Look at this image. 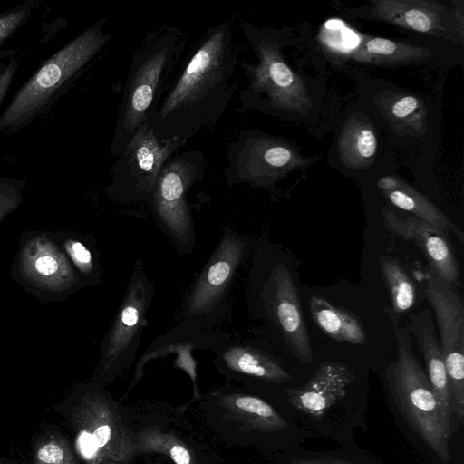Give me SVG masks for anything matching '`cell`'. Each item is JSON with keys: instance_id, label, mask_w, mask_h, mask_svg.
Listing matches in <instances>:
<instances>
[{"instance_id": "f546056e", "label": "cell", "mask_w": 464, "mask_h": 464, "mask_svg": "<svg viewBox=\"0 0 464 464\" xmlns=\"http://www.w3.org/2000/svg\"><path fill=\"white\" fill-rule=\"evenodd\" d=\"M34 269L41 276L50 277L59 270V262L52 255H41L34 260Z\"/></svg>"}, {"instance_id": "52a82bcc", "label": "cell", "mask_w": 464, "mask_h": 464, "mask_svg": "<svg viewBox=\"0 0 464 464\" xmlns=\"http://www.w3.org/2000/svg\"><path fill=\"white\" fill-rule=\"evenodd\" d=\"M208 164L201 150H179L164 164L146 200L155 223L173 246L183 254L192 253L196 246L188 194L202 180Z\"/></svg>"}, {"instance_id": "d4e9b609", "label": "cell", "mask_w": 464, "mask_h": 464, "mask_svg": "<svg viewBox=\"0 0 464 464\" xmlns=\"http://www.w3.org/2000/svg\"><path fill=\"white\" fill-rule=\"evenodd\" d=\"M383 282L389 292L392 311L398 315L409 311L416 300V287L400 263L382 256L379 260Z\"/></svg>"}, {"instance_id": "603a6c76", "label": "cell", "mask_w": 464, "mask_h": 464, "mask_svg": "<svg viewBox=\"0 0 464 464\" xmlns=\"http://www.w3.org/2000/svg\"><path fill=\"white\" fill-rule=\"evenodd\" d=\"M380 107L394 130L414 135L425 131L427 110L418 97L395 94L383 98Z\"/></svg>"}, {"instance_id": "6da1fadb", "label": "cell", "mask_w": 464, "mask_h": 464, "mask_svg": "<svg viewBox=\"0 0 464 464\" xmlns=\"http://www.w3.org/2000/svg\"><path fill=\"white\" fill-rule=\"evenodd\" d=\"M238 66L231 22L209 27L146 121L161 138L186 142L213 127L238 89Z\"/></svg>"}, {"instance_id": "1f68e13d", "label": "cell", "mask_w": 464, "mask_h": 464, "mask_svg": "<svg viewBox=\"0 0 464 464\" xmlns=\"http://www.w3.org/2000/svg\"><path fill=\"white\" fill-rule=\"evenodd\" d=\"M290 464H353L337 459H297Z\"/></svg>"}, {"instance_id": "4316f807", "label": "cell", "mask_w": 464, "mask_h": 464, "mask_svg": "<svg viewBox=\"0 0 464 464\" xmlns=\"http://www.w3.org/2000/svg\"><path fill=\"white\" fill-rule=\"evenodd\" d=\"M33 464H76V461L68 442L52 436L37 445Z\"/></svg>"}, {"instance_id": "7c38bea8", "label": "cell", "mask_w": 464, "mask_h": 464, "mask_svg": "<svg viewBox=\"0 0 464 464\" xmlns=\"http://www.w3.org/2000/svg\"><path fill=\"white\" fill-rule=\"evenodd\" d=\"M111 402L102 393H89L72 412L76 448L85 464H124L134 455V442Z\"/></svg>"}, {"instance_id": "4dcf8cb0", "label": "cell", "mask_w": 464, "mask_h": 464, "mask_svg": "<svg viewBox=\"0 0 464 464\" xmlns=\"http://www.w3.org/2000/svg\"><path fill=\"white\" fill-rule=\"evenodd\" d=\"M165 450L175 464H191V456L188 449L179 442H166Z\"/></svg>"}, {"instance_id": "3957f363", "label": "cell", "mask_w": 464, "mask_h": 464, "mask_svg": "<svg viewBox=\"0 0 464 464\" xmlns=\"http://www.w3.org/2000/svg\"><path fill=\"white\" fill-rule=\"evenodd\" d=\"M102 18L44 62L15 92L0 116V133L21 131L45 115L113 38Z\"/></svg>"}, {"instance_id": "484cf974", "label": "cell", "mask_w": 464, "mask_h": 464, "mask_svg": "<svg viewBox=\"0 0 464 464\" xmlns=\"http://www.w3.org/2000/svg\"><path fill=\"white\" fill-rule=\"evenodd\" d=\"M65 249L77 268L82 284L100 283L102 269L97 250L89 242L80 238L68 239Z\"/></svg>"}, {"instance_id": "277c9868", "label": "cell", "mask_w": 464, "mask_h": 464, "mask_svg": "<svg viewBox=\"0 0 464 464\" xmlns=\"http://www.w3.org/2000/svg\"><path fill=\"white\" fill-rule=\"evenodd\" d=\"M393 327L397 355L384 371L390 392L401 414L442 462H448L451 430L445 424L437 397L413 351L410 333L398 317L388 313Z\"/></svg>"}, {"instance_id": "8fae6325", "label": "cell", "mask_w": 464, "mask_h": 464, "mask_svg": "<svg viewBox=\"0 0 464 464\" xmlns=\"http://www.w3.org/2000/svg\"><path fill=\"white\" fill-rule=\"evenodd\" d=\"M305 161L281 140L258 130L241 131L229 145L224 176L229 187L247 184L270 188Z\"/></svg>"}, {"instance_id": "44dd1931", "label": "cell", "mask_w": 464, "mask_h": 464, "mask_svg": "<svg viewBox=\"0 0 464 464\" xmlns=\"http://www.w3.org/2000/svg\"><path fill=\"white\" fill-rule=\"evenodd\" d=\"M377 150V137L372 124L360 118H352L343 129L338 141L342 162L350 169L369 166Z\"/></svg>"}, {"instance_id": "2e32d148", "label": "cell", "mask_w": 464, "mask_h": 464, "mask_svg": "<svg viewBox=\"0 0 464 464\" xmlns=\"http://www.w3.org/2000/svg\"><path fill=\"white\" fill-rule=\"evenodd\" d=\"M354 378V372L346 365L324 361L305 384L299 388H285V392L294 408L313 418L321 419L345 396L346 388Z\"/></svg>"}, {"instance_id": "30bf717a", "label": "cell", "mask_w": 464, "mask_h": 464, "mask_svg": "<svg viewBox=\"0 0 464 464\" xmlns=\"http://www.w3.org/2000/svg\"><path fill=\"white\" fill-rule=\"evenodd\" d=\"M155 287L140 259L137 260L123 298L103 340L98 372L112 380L133 362L147 324Z\"/></svg>"}, {"instance_id": "9c48e42d", "label": "cell", "mask_w": 464, "mask_h": 464, "mask_svg": "<svg viewBox=\"0 0 464 464\" xmlns=\"http://www.w3.org/2000/svg\"><path fill=\"white\" fill-rule=\"evenodd\" d=\"M186 141L161 138L146 121L116 157L105 188L114 202H146L167 160Z\"/></svg>"}, {"instance_id": "9a60e30c", "label": "cell", "mask_w": 464, "mask_h": 464, "mask_svg": "<svg viewBox=\"0 0 464 464\" xmlns=\"http://www.w3.org/2000/svg\"><path fill=\"white\" fill-rule=\"evenodd\" d=\"M382 218L388 229L418 246L435 275L454 285L459 284V262L445 232L414 216L403 218L383 209Z\"/></svg>"}, {"instance_id": "d6986e66", "label": "cell", "mask_w": 464, "mask_h": 464, "mask_svg": "<svg viewBox=\"0 0 464 464\" xmlns=\"http://www.w3.org/2000/svg\"><path fill=\"white\" fill-rule=\"evenodd\" d=\"M378 188L388 200L404 211L410 212L443 232L453 231L461 242L462 231L440 211L426 196L395 176H384L377 181Z\"/></svg>"}, {"instance_id": "5bb4252c", "label": "cell", "mask_w": 464, "mask_h": 464, "mask_svg": "<svg viewBox=\"0 0 464 464\" xmlns=\"http://www.w3.org/2000/svg\"><path fill=\"white\" fill-rule=\"evenodd\" d=\"M370 14L395 26L462 42L463 18L450 9L430 0H377L372 3Z\"/></svg>"}, {"instance_id": "836d02e7", "label": "cell", "mask_w": 464, "mask_h": 464, "mask_svg": "<svg viewBox=\"0 0 464 464\" xmlns=\"http://www.w3.org/2000/svg\"><path fill=\"white\" fill-rule=\"evenodd\" d=\"M103 464H119V463H116V462H107V463H103Z\"/></svg>"}, {"instance_id": "83f0119b", "label": "cell", "mask_w": 464, "mask_h": 464, "mask_svg": "<svg viewBox=\"0 0 464 464\" xmlns=\"http://www.w3.org/2000/svg\"><path fill=\"white\" fill-rule=\"evenodd\" d=\"M36 5V0H26L0 14V52L7 40L31 17Z\"/></svg>"}, {"instance_id": "ffe728a7", "label": "cell", "mask_w": 464, "mask_h": 464, "mask_svg": "<svg viewBox=\"0 0 464 464\" xmlns=\"http://www.w3.org/2000/svg\"><path fill=\"white\" fill-rule=\"evenodd\" d=\"M309 311L317 327L331 339L353 344L366 343L363 325L351 311L335 306L318 295L310 298Z\"/></svg>"}, {"instance_id": "8992f818", "label": "cell", "mask_w": 464, "mask_h": 464, "mask_svg": "<svg viewBox=\"0 0 464 464\" xmlns=\"http://www.w3.org/2000/svg\"><path fill=\"white\" fill-rule=\"evenodd\" d=\"M255 243L246 235L225 227L206 265L185 295L181 306L183 326L211 330L227 314L229 294Z\"/></svg>"}, {"instance_id": "f1b7e54d", "label": "cell", "mask_w": 464, "mask_h": 464, "mask_svg": "<svg viewBox=\"0 0 464 464\" xmlns=\"http://www.w3.org/2000/svg\"><path fill=\"white\" fill-rule=\"evenodd\" d=\"M18 66V60L15 57H11L5 71L0 74V106L4 102V100L10 89Z\"/></svg>"}, {"instance_id": "7402d4cb", "label": "cell", "mask_w": 464, "mask_h": 464, "mask_svg": "<svg viewBox=\"0 0 464 464\" xmlns=\"http://www.w3.org/2000/svg\"><path fill=\"white\" fill-rule=\"evenodd\" d=\"M227 408L248 425L264 431H275L287 426L280 414L264 400L243 392L220 397Z\"/></svg>"}, {"instance_id": "cb8c5ba5", "label": "cell", "mask_w": 464, "mask_h": 464, "mask_svg": "<svg viewBox=\"0 0 464 464\" xmlns=\"http://www.w3.org/2000/svg\"><path fill=\"white\" fill-rule=\"evenodd\" d=\"M430 50L382 37L366 38L357 50L356 58L373 63H401L426 59Z\"/></svg>"}, {"instance_id": "5b68a950", "label": "cell", "mask_w": 464, "mask_h": 464, "mask_svg": "<svg viewBox=\"0 0 464 464\" xmlns=\"http://www.w3.org/2000/svg\"><path fill=\"white\" fill-rule=\"evenodd\" d=\"M239 27L256 59L241 62L246 83L238 95L240 103L265 112H304L311 98L304 81L285 62L278 43L249 22H240Z\"/></svg>"}, {"instance_id": "7a4b0ae2", "label": "cell", "mask_w": 464, "mask_h": 464, "mask_svg": "<svg viewBox=\"0 0 464 464\" xmlns=\"http://www.w3.org/2000/svg\"><path fill=\"white\" fill-rule=\"evenodd\" d=\"M182 28L161 25L149 32L133 53L111 142L116 158L159 105L187 45Z\"/></svg>"}, {"instance_id": "ba28073f", "label": "cell", "mask_w": 464, "mask_h": 464, "mask_svg": "<svg viewBox=\"0 0 464 464\" xmlns=\"http://www.w3.org/2000/svg\"><path fill=\"white\" fill-rule=\"evenodd\" d=\"M248 304L281 335L288 350L304 364L313 360V350L302 313L300 296L287 266L280 261L265 269L254 257Z\"/></svg>"}, {"instance_id": "e0dca14e", "label": "cell", "mask_w": 464, "mask_h": 464, "mask_svg": "<svg viewBox=\"0 0 464 464\" xmlns=\"http://www.w3.org/2000/svg\"><path fill=\"white\" fill-rule=\"evenodd\" d=\"M215 353L217 367L228 376L273 383H283L291 379L278 360L252 339L229 337Z\"/></svg>"}, {"instance_id": "ac0fdd59", "label": "cell", "mask_w": 464, "mask_h": 464, "mask_svg": "<svg viewBox=\"0 0 464 464\" xmlns=\"http://www.w3.org/2000/svg\"><path fill=\"white\" fill-rule=\"evenodd\" d=\"M407 331L411 333L423 355L428 379L437 397L447 427L451 430V398L444 356L430 309L409 315Z\"/></svg>"}, {"instance_id": "d6a6232c", "label": "cell", "mask_w": 464, "mask_h": 464, "mask_svg": "<svg viewBox=\"0 0 464 464\" xmlns=\"http://www.w3.org/2000/svg\"><path fill=\"white\" fill-rule=\"evenodd\" d=\"M7 63H0V74L5 71Z\"/></svg>"}, {"instance_id": "4fadbf2b", "label": "cell", "mask_w": 464, "mask_h": 464, "mask_svg": "<svg viewBox=\"0 0 464 464\" xmlns=\"http://www.w3.org/2000/svg\"><path fill=\"white\" fill-rule=\"evenodd\" d=\"M425 294L435 314L451 398V411L464 418V304L457 285L430 269L425 277Z\"/></svg>"}]
</instances>
